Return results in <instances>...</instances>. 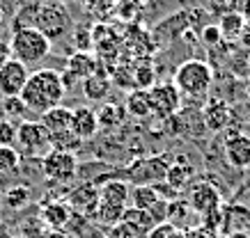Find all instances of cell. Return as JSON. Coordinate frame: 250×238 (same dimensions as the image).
<instances>
[{
	"mask_svg": "<svg viewBox=\"0 0 250 238\" xmlns=\"http://www.w3.org/2000/svg\"><path fill=\"white\" fill-rule=\"evenodd\" d=\"M220 229L225 234H232V231L250 234V206H246V204L223 206V227Z\"/></svg>",
	"mask_w": 250,
	"mask_h": 238,
	"instance_id": "ac0fdd59",
	"label": "cell"
},
{
	"mask_svg": "<svg viewBox=\"0 0 250 238\" xmlns=\"http://www.w3.org/2000/svg\"><path fill=\"white\" fill-rule=\"evenodd\" d=\"M172 163H170V156H154V158H145V161L136 163L126 169V174L133 183H159L166 179V172Z\"/></svg>",
	"mask_w": 250,
	"mask_h": 238,
	"instance_id": "9c48e42d",
	"label": "cell"
},
{
	"mask_svg": "<svg viewBox=\"0 0 250 238\" xmlns=\"http://www.w3.org/2000/svg\"><path fill=\"white\" fill-rule=\"evenodd\" d=\"M174 234H177V227L172 222H159L147 234V238H174Z\"/></svg>",
	"mask_w": 250,
	"mask_h": 238,
	"instance_id": "d590c367",
	"label": "cell"
},
{
	"mask_svg": "<svg viewBox=\"0 0 250 238\" xmlns=\"http://www.w3.org/2000/svg\"><path fill=\"white\" fill-rule=\"evenodd\" d=\"M97 131H99L97 110H92L90 106L71 108V133H74L81 142L94 138Z\"/></svg>",
	"mask_w": 250,
	"mask_h": 238,
	"instance_id": "4fadbf2b",
	"label": "cell"
},
{
	"mask_svg": "<svg viewBox=\"0 0 250 238\" xmlns=\"http://www.w3.org/2000/svg\"><path fill=\"white\" fill-rule=\"evenodd\" d=\"M42 218H44V222L48 224V227L60 229V227H64V224L71 220V206H69L67 201H51V204L44 206Z\"/></svg>",
	"mask_w": 250,
	"mask_h": 238,
	"instance_id": "cb8c5ba5",
	"label": "cell"
},
{
	"mask_svg": "<svg viewBox=\"0 0 250 238\" xmlns=\"http://www.w3.org/2000/svg\"><path fill=\"white\" fill-rule=\"evenodd\" d=\"M131 206L133 208H140V211H149L152 213L154 208L159 206L161 201V197H159V192L154 190V185H149V183H140V185H136V188H131Z\"/></svg>",
	"mask_w": 250,
	"mask_h": 238,
	"instance_id": "44dd1931",
	"label": "cell"
},
{
	"mask_svg": "<svg viewBox=\"0 0 250 238\" xmlns=\"http://www.w3.org/2000/svg\"><path fill=\"white\" fill-rule=\"evenodd\" d=\"M152 101V112L159 117H172L182 110V94L172 83H161L147 90Z\"/></svg>",
	"mask_w": 250,
	"mask_h": 238,
	"instance_id": "30bf717a",
	"label": "cell"
},
{
	"mask_svg": "<svg viewBox=\"0 0 250 238\" xmlns=\"http://www.w3.org/2000/svg\"><path fill=\"white\" fill-rule=\"evenodd\" d=\"M193 174H195V169H193V165H188V163H172L170 167H167V172H166V181L172 190H182L184 185H188L190 183V179H193Z\"/></svg>",
	"mask_w": 250,
	"mask_h": 238,
	"instance_id": "d4e9b609",
	"label": "cell"
},
{
	"mask_svg": "<svg viewBox=\"0 0 250 238\" xmlns=\"http://www.w3.org/2000/svg\"><path fill=\"white\" fill-rule=\"evenodd\" d=\"M2 28H5V12L0 9V32H2Z\"/></svg>",
	"mask_w": 250,
	"mask_h": 238,
	"instance_id": "ab89813d",
	"label": "cell"
},
{
	"mask_svg": "<svg viewBox=\"0 0 250 238\" xmlns=\"http://www.w3.org/2000/svg\"><path fill=\"white\" fill-rule=\"evenodd\" d=\"M124 110L129 115L143 119V117L152 115V101H149V92L147 90H133V92L126 94V103H124Z\"/></svg>",
	"mask_w": 250,
	"mask_h": 238,
	"instance_id": "603a6c76",
	"label": "cell"
},
{
	"mask_svg": "<svg viewBox=\"0 0 250 238\" xmlns=\"http://www.w3.org/2000/svg\"><path fill=\"white\" fill-rule=\"evenodd\" d=\"M7 57H9V46H2V44H0V67L5 64Z\"/></svg>",
	"mask_w": 250,
	"mask_h": 238,
	"instance_id": "74e56055",
	"label": "cell"
},
{
	"mask_svg": "<svg viewBox=\"0 0 250 238\" xmlns=\"http://www.w3.org/2000/svg\"><path fill=\"white\" fill-rule=\"evenodd\" d=\"M213 83L211 67L202 60H186L174 71V87L182 96H205Z\"/></svg>",
	"mask_w": 250,
	"mask_h": 238,
	"instance_id": "277c9868",
	"label": "cell"
},
{
	"mask_svg": "<svg viewBox=\"0 0 250 238\" xmlns=\"http://www.w3.org/2000/svg\"><path fill=\"white\" fill-rule=\"evenodd\" d=\"M39 122L46 128L48 138H51V146L53 149H62V151H74V146L81 140L71 133V108L55 106L51 110H46L44 115H39Z\"/></svg>",
	"mask_w": 250,
	"mask_h": 238,
	"instance_id": "5b68a950",
	"label": "cell"
},
{
	"mask_svg": "<svg viewBox=\"0 0 250 238\" xmlns=\"http://www.w3.org/2000/svg\"><path fill=\"white\" fill-rule=\"evenodd\" d=\"M188 206L200 218H207V215L218 213L220 208H223V197H220L218 188L213 183L200 181L197 185H193V190L188 195Z\"/></svg>",
	"mask_w": 250,
	"mask_h": 238,
	"instance_id": "ba28073f",
	"label": "cell"
},
{
	"mask_svg": "<svg viewBox=\"0 0 250 238\" xmlns=\"http://www.w3.org/2000/svg\"><path fill=\"white\" fill-rule=\"evenodd\" d=\"M30 200V188L28 185H12L7 192H5V204L9 208H21L28 204Z\"/></svg>",
	"mask_w": 250,
	"mask_h": 238,
	"instance_id": "4dcf8cb0",
	"label": "cell"
},
{
	"mask_svg": "<svg viewBox=\"0 0 250 238\" xmlns=\"http://www.w3.org/2000/svg\"><path fill=\"white\" fill-rule=\"evenodd\" d=\"M202 122L209 131L218 133V131H225L228 128V124L232 122V110L225 101H209L205 108H202Z\"/></svg>",
	"mask_w": 250,
	"mask_h": 238,
	"instance_id": "e0dca14e",
	"label": "cell"
},
{
	"mask_svg": "<svg viewBox=\"0 0 250 238\" xmlns=\"http://www.w3.org/2000/svg\"><path fill=\"white\" fill-rule=\"evenodd\" d=\"M2 108L9 117H23L28 112L25 103L21 101V96H2Z\"/></svg>",
	"mask_w": 250,
	"mask_h": 238,
	"instance_id": "836d02e7",
	"label": "cell"
},
{
	"mask_svg": "<svg viewBox=\"0 0 250 238\" xmlns=\"http://www.w3.org/2000/svg\"><path fill=\"white\" fill-rule=\"evenodd\" d=\"M126 206H117V204H108V201H101L99 200L97 208H94V218H97V222L101 224H108V227H115V224L122 222V215H124Z\"/></svg>",
	"mask_w": 250,
	"mask_h": 238,
	"instance_id": "4316f807",
	"label": "cell"
},
{
	"mask_svg": "<svg viewBox=\"0 0 250 238\" xmlns=\"http://www.w3.org/2000/svg\"><path fill=\"white\" fill-rule=\"evenodd\" d=\"M99 71V57L97 55H92L90 51H76V53L69 55L67 60V71L69 76L74 78V80H87L92 73H97Z\"/></svg>",
	"mask_w": 250,
	"mask_h": 238,
	"instance_id": "5bb4252c",
	"label": "cell"
},
{
	"mask_svg": "<svg viewBox=\"0 0 250 238\" xmlns=\"http://www.w3.org/2000/svg\"><path fill=\"white\" fill-rule=\"evenodd\" d=\"M16 28H37L48 41H58L71 32V14L60 0H39L16 12Z\"/></svg>",
	"mask_w": 250,
	"mask_h": 238,
	"instance_id": "6da1fadb",
	"label": "cell"
},
{
	"mask_svg": "<svg viewBox=\"0 0 250 238\" xmlns=\"http://www.w3.org/2000/svg\"><path fill=\"white\" fill-rule=\"evenodd\" d=\"M200 39H202V44H207V46H218L220 41H223L220 30H218V25L216 23L205 25V28L200 30Z\"/></svg>",
	"mask_w": 250,
	"mask_h": 238,
	"instance_id": "e575fe53",
	"label": "cell"
},
{
	"mask_svg": "<svg viewBox=\"0 0 250 238\" xmlns=\"http://www.w3.org/2000/svg\"><path fill=\"white\" fill-rule=\"evenodd\" d=\"M225 161L234 169H250V135L246 133H232L225 140Z\"/></svg>",
	"mask_w": 250,
	"mask_h": 238,
	"instance_id": "7c38bea8",
	"label": "cell"
},
{
	"mask_svg": "<svg viewBox=\"0 0 250 238\" xmlns=\"http://www.w3.org/2000/svg\"><path fill=\"white\" fill-rule=\"evenodd\" d=\"M248 201H250V200H248Z\"/></svg>",
	"mask_w": 250,
	"mask_h": 238,
	"instance_id": "b9f144b4",
	"label": "cell"
},
{
	"mask_svg": "<svg viewBox=\"0 0 250 238\" xmlns=\"http://www.w3.org/2000/svg\"><path fill=\"white\" fill-rule=\"evenodd\" d=\"M220 21L216 25H218L220 30V37L228 39V41H234V39H239L243 35V30H246V16L239 14V12H228V14L218 16Z\"/></svg>",
	"mask_w": 250,
	"mask_h": 238,
	"instance_id": "7402d4cb",
	"label": "cell"
},
{
	"mask_svg": "<svg viewBox=\"0 0 250 238\" xmlns=\"http://www.w3.org/2000/svg\"><path fill=\"white\" fill-rule=\"evenodd\" d=\"M51 53V41L37 30V28H16L9 39V55L14 60L23 62L25 67L39 64Z\"/></svg>",
	"mask_w": 250,
	"mask_h": 238,
	"instance_id": "3957f363",
	"label": "cell"
},
{
	"mask_svg": "<svg viewBox=\"0 0 250 238\" xmlns=\"http://www.w3.org/2000/svg\"><path fill=\"white\" fill-rule=\"evenodd\" d=\"M21 165V154L16 146H0V174L14 172Z\"/></svg>",
	"mask_w": 250,
	"mask_h": 238,
	"instance_id": "f546056e",
	"label": "cell"
},
{
	"mask_svg": "<svg viewBox=\"0 0 250 238\" xmlns=\"http://www.w3.org/2000/svg\"><path fill=\"white\" fill-rule=\"evenodd\" d=\"M145 2L147 0H117V12L115 14H122L124 18H136L143 12Z\"/></svg>",
	"mask_w": 250,
	"mask_h": 238,
	"instance_id": "1f68e13d",
	"label": "cell"
},
{
	"mask_svg": "<svg viewBox=\"0 0 250 238\" xmlns=\"http://www.w3.org/2000/svg\"><path fill=\"white\" fill-rule=\"evenodd\" d=\"M14 146H19V154H28V156H42L48 154L51 149V138L46 128L42 126V122H30V119H23L16 126V142Z\"/></svg>",
	"mask_w": 250,
	"mask_h": 238,
	"instance_id": "8992f818",
	"label": "cell"
},
{
	"mask_svg": "<svg viewBox=\"0 0 250 238\" xmlns=\"http://www.w3.org/2000/svg\"><path fill=\"white\" fill-rule=\"evenodd\" d=\"M85 14L94 16L99 21H104L106 16L115 14L117 12V0H81Z\"/></svg>",
	"mask_w": 250,
	"mask_h": 238,
	"instance_id": "83f0119b",
	"label": "cell"
},
{
	"mask_svg": "<svg viewBox=\"0 0 250 238\" xmlns=\"http://www.w3.org/2000/svg\"><path fill=\"white\" fill-rule=\"evenodd\" d=\"M154 78H156V73H154L152 62L140 60V64H138V69H136V76H133L136 87L138 90H149V87H154Z\"/></svg>",
	"mask_w": 250,
	"mask_h": 238,
	"instance_id": "f1b7e54d",
	"label": "cell"
},
{
	"mask_svg": "<svg viewBox=\"0 0 250 238\" xmlns=\"http://www.w3.org/2000/svg\"><path fill=\"white\" fill-rule=\"evenodd\" d=\"M225 238H250V234H243V231H232V234H225Z\"/></svg>",
	"mask_w": 250,
	"mask_h": 238,
	"instance_id": "f35d334b",
	"label": "cell"
},
{
	"mask_svg": "<svg viewBox=\"0 0 250 238\" xmlns=\"http://www.w3.org/2000/svg\"><path fill=\"white\" fill-rule=\"evenodd\" d=\"M122 224L133 234L136 238H147V234L156 227V218H154L149 211H140V208L126 206L124 215H122Z\"/></svg>",
	"mask_w": 250,
	"mask_h": 238,
	"instance_id": "2e32d148",
	"label": "cell"
},
{
	"mask_svg": "<svg viewBox=\"0 0 250 238\" xmlns=\"http://www.w3.org/2000/svg\"><path fill=\"white\" fill-rule=\"evenodd\" d=\"M131 188L126 181L122 179H110L108 183H104L99 188V200L108 201V204H117V206H129Z\"/></svg>",
	"mask_w": 250,
	"mask_h": 238,
	"instance_id": "ffe728a7",
	"label": "cell"
},
{
	"mask_svg": "<svg viewBox=\"0 0 250 238\" xmlns=\"http://www.w3.org/2000/svg\"><path fill=\"white\" fill-rule=\"evenodd\" d=\"M30 78V69L23 62L7 57L0 67V94L2 96H19Z\"/></svg>",
	"mask_w": 250,
	"mask_h": 238,
	"instance_id": "8fae6325",
	"label": "cell"
},
{
	"mask_svg": "<svg viewBox=\"0 0 250 238\" xmlns=\"http://www.w3.org/2000/svg\"><path fill=\"white\" fill-rule=\"evenodd\" d=\"M16 124L12 119H0V146H14Z\"/></svg>",
	"mask_w": 250,
	"mask_h": 238,
	"instance_id": "d6a6232c",
	"label": "cell"
},
{
	"mask_svg": "<svg viewBox=\"0 0 250 238\" xmlns=\"http://www.w3.org/2000/svg\"><path fill=\"white\" fill-rule=\"evenodd\" d=\"M209 7H211L213 14H228V12H234V0H209Z\"/></svg>",
	"mask_w": 250,
	"mask_h": 238,
	"instance_id": "8d00e7d4",
	"label": "cell"
},
{
	"mask_svg": "<svg viewBox=\"0 0 250 238\" xmlns=\"http://www.w3.org/2000/svg\"><path fill=\"white\" fill-rule=\"evenodd\" d=\"M64 76L55 69H37L32 71L28 83L23 87V92L19 94L21 101L25 103L28 112H37V115H44L46 110H51L55 106H62V99H64Z\"/></svg>",
	"mask_w": 250,
	"mask_h": 238,
	"instance_id": "7a4b0ae2",
	"label": "cell"
},
{
	"mask_svg": "<svg viewBox=\"0 0 250 238\" xmlns=\"http://www.w3.org/2000/svg\"><path fill=\"white\" fill-rule=\"evenodd\" d=\"M124 117H126V110H124V106H117V103H104L97 110L99 128H117V126H122Z\"/></svg>",
	"mask_w": 250,
	"mask_h": 238,
	"instance_id": "484cf974",
	"label": "cell"
},
{
	"mask_svg": "<svg viewBox=\"0 0 250 238\" xmlns=\"http://www.w3.org/2000/svg\"><path fill=\"white\" fill-rule=\"evenodd\" d=\"M113 87V80L106 71L101 69V62H99V71L92 73L87 80H83V94L87 101H104Z\"/></svg>",
	"mask_w": 250,
	"mask_h": 238,
	"instance_id": "d6986e66",
	"label": "cell"
},
{
	"mask_svg": "<svg viewBox=\"0 0 250 238\" xmlns=\"http://www.w3.org/2000/svg\"><path fill=\"white\" fill-rule=\"evenodd\" d=\"M246 101H248V106H250V85L246 87Z\"/></svg>",
	"mask_w": 250,
	"mask_h": 238,
	"instance_id": "60d3db41",
	"label": "cell"
},
{
	"mask_svg": "<svg viewBox=\"0 0 250 238\" xmlns=\"http://www.w3.org/2000/svg\"><path fill=\"white\" fill-rule=\"evenodd\" d=\"M42 172L48 181L53 183H67L76 177L78 161L74 151H62V149H51L42 161Z\"/></svg>",
	"mask_w": 250,
	"mask_h": 238,
	"instance_id": "52a82bcc",
	"label": "cell"
},
{
	"mask_svg": "<svg viewBox=\"0 0 250 238\" xmlns=\"http://www.w3.org/2000/svg\"><path fill=\"white\" fill-rule=\"evenodd\" d=\"M67 201H69V206H71V211H81V213L92 215L99 204V188L92 181L78 183L74 190L69 192Z\"/></svg>",
	"mask_w": 250,
	"mask_h": 238,
	"instance_id": "9a60e30c",
	"label": "cell"
}]
</instances>
